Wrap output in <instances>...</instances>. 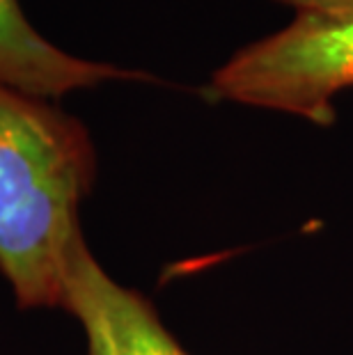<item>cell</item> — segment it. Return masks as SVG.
Segmentation results:
<instances>
[{
	"mask_svg": "<svg viewBox=\"0 0 353 355\" xmlns=\"http://www.w3.org/2000/svg\"><path fill=\"white\" fill-rule=\"evenodd\" d=\"M96 177L85 124L0 80V270L24 309L62 307L78 207Z\"/></svg>",
	"mask_w": 353,
	"mask_h": 355,
	"instance_id": "obj_1",
	"label": "cell"
},
{
	"mask_svg": "<svg viewBox=\"0 0 353 355\" xmlns=\"http://www.w3.org/2000/svg\"><path fill=\"white\" fill-rule=\"evenodd\" d=\"M353 87V14H296L287 28L234 53L212 83L209 96L335 122L333 99Z\"/></svg>",
	"mask_w": 353,
	"mask_h": 355,
	"instance_id": "obj_2",
	"label": "cell"
},
{
	"mask_svg": "<svg viewBox=\"0 0 353 355\" xmlns=\"http://www.w3.org/2000/svg\"><path fill=\"white\" fill-rule=\"evenodd\" d=\"M64 309L85 330L87 355H189L142 293L115 282L80 239L69 254Z\"/></svg>",
	"mask_w": 353,
	"mask_h": 355,
	"instance_id": "obj_3",
	"label": "cell"
},
{
	"mask_svg": "<svg viewBox=\"0 0 353 355\" xmlns=\"http://www.w3.org/2000/svg\"><path fill=\"white\" fill-rule=\"evenodd\" d=\"M0 80L26 94L53 101L106 80H149L147 73L69 55L26 19L19 0H0Z\"/></svg>",
	"mask_w": 353,
	"mask_h": 355,
	"instance_id": "obj_4",
	"label": "cell"
},
{
	"mask_svg": "<svg viewBox=\"0 0 353 355\" xmlns=\"http://www.w3.org/2000/svg\"><path fill=\"white\" fill-rule=\"evenodd\" d=\"M275 3L294 7L296 14H353V0H275Z\"/></svg>",
	"mask_w": 353,
	"mask_h": 355,
	"instance_id": "obj_5",
	"label": "cell"
}]
</instances>
